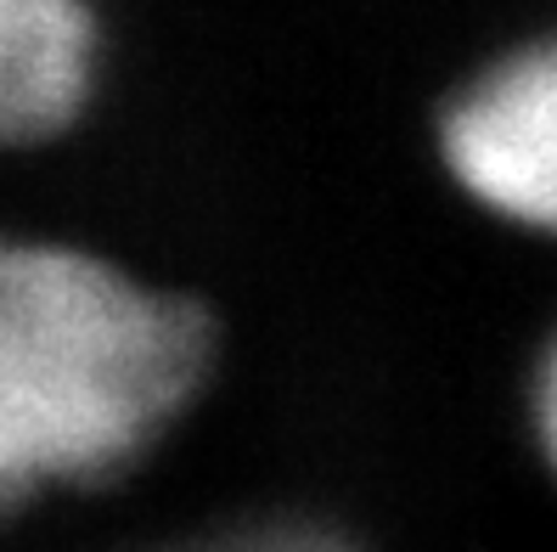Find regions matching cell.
I'll list each match as a JSON object with an SVG mask.
<instances>
[{"label": "cell", "mask_w": 557, "mask_h": 552, "mask_svg": "<svg viewBox=\"0 0 557 552\" xmlns=\"http://www.w3.org/2000/svg\"><path fill=\"white\" fill-rule=\"evenodd\" d=\"M530 429H535L546 474L557 479V333L546 339L541 361H535V378H530Z\"/></svg>", "instance_id": "obj_5"}, {"label": "cell", "mask_w": 557, "mask_h": 552, "mask_svg": "<svg viewBox=\"0 0 557 552\" xmlns=\"http://www.w3.org/2000/svg\"><path fill=\"white\" fill-rule=\"evenodd\" d=\"M102 74L90 0H0V147L74 130Z\"/></svg>", "instance_id": "obj_3"}, {"label": "cell", "mask_w": 557, "mask_h": 552, "mask_svg": "<svg viewBox=\"0 0 557 552\" xmlns=\"http://www.w3.org/2000/svg\"><path fill=\"white\" fill-rule=\"evenodd\" d=\"M186 294L119 259L0 232V513L129 474L209 383Z\"/></svg>", "instance_id": "obj_1"}, {"label": "cell", "mask_w": 557, "mask_h": 552, "mask_svg": "<svg viewBox=\"0 0 557 552\" xmlns=\"http://www.w3.org/2000/svg\"><path fill=\"white\" fill-rule=\"evenodd\" d=\"M152 552H360V547L333 525H315V518H243V525L198 530Z\"/></svg>", "instance_id": "obj_4"}, {"label": "cell", "mask_w": 557, "mask_h": 552, "mask_svg": "<svg viewBox=\"0 0 557 552\" xmlns=\"http://www.w3.org/2000/svg\"><path fill=\"white\" fill-rule=\"evenodd\" d=\"M440 170L523 237L557 243V35L484 62L440 108Z\"/></svg>", "instance_id": "obj_2"}]
</instances>
